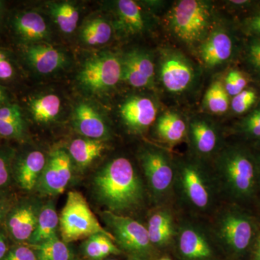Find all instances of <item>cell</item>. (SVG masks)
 <instances>
[{"mask_svg": "<svg viewBox=\"0 0 260 260\" xmlns=\"http://www.w3.org/2000/svg\"><path fill=\"white\" fill-rule=\"evenodd\" d=\"M196 70L189 58L174 49L162 51L159 62V80L169 93H182L196 79Z\"/></svg>", "mask_w": 260, "mask_h": 260, "instance_id": "30bf717a", "label": "cell"}, {"mask_svg": "<svg viewBox=\"0 0 260 260\" xmlns=\"http://www.w3.org/2000/svg\"><path fill=\"white\" fill-rule=\"evenodd\" d=\"M112 260H115V259H112Z\"/></svg>", "mask_w": 260, "mask_h": 260, "instance_id": "f907efd6", "label": "cell"}, {"mask_svg": "<svg viewBox=\"0 0 260 260\" xmlns=\"http://www.w3.org/2000/svg\"><path fill=\"white\" fill-rule=\"evenodd\" d=\"M188 125L179 114L167 111L159 116L155 131L162 141L171 146L180 143L187 136Z\"/></svg>", "mask_w": 260, "mask_h": 260, "instance_id": "d4e9b609", "label": "cell"}, {"mask_svg": "<svg viewBox=\"0 0 260 260\" xmlns=\"http://www.w3.org/2000/svg\"><path fill=\"white\" fill-rule=\"evenodd\" d=\"M140 161L153 198L162 203L174 191L175 162L165 150L151 147L140 153Z\"/></svg>", "mask_w": 260, "mask_h": 260, "instance_id": "ba28073f", "label": "cell"}, {"mask_svg": "<svg viewBox=\"0 0 260 260\" xmlns=\"http://www.w3.org/2000/svg\"><path fill=\"white\" fill-rule=\"evenodd\" d=\"M94 187L109 211L119 215L138 208L144 197L141 179L133 164L124 157L113 159L98 173Z\"/></svg>", "mask_w": 260, "mask_h": 260, "instance_id": "6da1fadb", "label": "cell"}, {"mask_svg": "<svg viewBox=\"0 0 260 260\" xmlns=\"http://www.w3.org/2000/svg\"><path fill=\"white\" fill-rule=\"evenodd\" d=\"M211 229L215 239L236 254L247 250L258 234L254 219L233 205L218 212Z\"/></svg>", "mask_w": 260, "mask_h": 260, "instance_id": "5b68a950", "label": "cell"}, {"mask_svg": "<svg viewBox=\"0 0 260 260\" xmlns=\"http://www.w3.org/2000/svg\"><path fill=\"white\" fill-rule=\"evenodd\" d=\"M160 260H171V259H169V258H162V259H160Z\"/></svg>", "mask_w": 260, "mask_h": 260, "instance_id": "681fc988", "label": "cell"}, {"mask_svg": "<svg viewBox=\"0 0 260 260\" xmlns=\"http://www.w3.org/2000/svg\"><path fill=\"white\" fill-rule=\"evenodd\" d=\"M121 78V57L107 51L88 58L79 72L78 80L87 91L99 94L114 88Z\"/></svg>", "mask_w": 260, "mask_h": 260, "instance_id": "52a82bcc", "label": "cell"}, {"mask_svg": "<svg viewBox=\"0 0 260 260\" xmlns=\"http://www.w3.org/2000/svg\"><path fill=\"white\" fill-rule=\"evenodd\" d=\"M16 76V65L11 54L4 48L0 47V84L13 81Z\"/></svg>", "mask_w": 260, "mask_h": 260, "instance_id": "74e56055", "label": "cell"}, {"mask_svg": "<svg viewBox=\"0 0 260 260\" xmlns=\"http://www.w3.org/2000/svg\"><path fill=\"white\" fill-rule=\"evenodd\" d=\"M73 122L75 129L89 139L102 140L109 133L102 116L87 103H79L75 106Z\"/></svg>", "mask_w": 260, "mask_h": 260, "instance_id": "7402d4cb", "label": "cell"}, {"mask_svg": "<svg viewBox=\"0 0 260 260\" xmlns=\"http://www.w3.org/2000/svg\"><path fill=\"white\" fill-rule=\"evenodd\" d=\"M257 94L254 89H244L240 93L233 97L231 102L233 112L238 115H242L247 112L254 107L257 101Z\"/></svg>", "mask_w": 260, "mask_h": 260, "instance_id": "e575fe53", "label": "cell"}, {"mask_svg": "<svg viewBox=\"0 0 260 260\" xmlns=\"http://www.w3.org/2000/svg\"><path fill=\"white\" fill-rule=\"evenodd\" d=\"M246 55L249 62L260 75V39H253L248 44Z\"/></svg>", "mask_w": 260, "mask_h": 260, "instance_id": "ab89813d", "label": "cell"}, {"mask_svg": "<svg viewBox=\"0 0 260 260\" xmlns=\"http://www.w3.org/2000/svg\"><path fill=\"white\" fill-rule=\"evenodd\" d=\"M106 148L102 140L79 138L73 140L70 145V158L80 167H86L99 158Z\"/></svg>", "mask_w": 260, "mask_h": 260, "instance_id": "83f0119b", "label": "cell"}, {"mask_svg": "<svg viewBox=\"0 0 260 260\" xmlns=\"http://www.w3.org/2000/svg\"><path fill=\"white\" fill-rule=\"evenodd\" d=\"M246 28L251 34L260 36V11L246 20Z\"/></svg>", "mask_w": 260, "mask_h": 260, "instance_id": "60d3db41", "label": "cell"}, {"mask_svg": "<svg viewBox=\"0 0 260 260\" xmlns=\"http://www.w3.org/2000/svg\"><path fill=\"white\" fill-rule=\"evenodd\" d=\"M113 27L105 19L97 18L89 20L82 28L80 39L88 46L107 44L112 37Z\"/></svg>", "mask_w": 260, "mask_h": 260, "instance_id": "f1b7e54d", "label": "cell"}, {"mask_svg": "<svg viewBox=\"0 0 260 260\" xmlns=\"http://www.w3.org/2000/svg\"><path fill=\"white\" fill-rule=\"evenodd\" d=\"M191 148L200 158H208L218 152L220 138L213 123L203 118H194L188 124Z\"/></svg>", "mask_w": 260, "mask_h": 260, "instance_id": "d6986e66", "label": "cell"}, {"mask_svg": "<svg viewBox=\"0 0 260 260\" xmlns=\"http://www.w3.org/2000/svg\"><path fill=\"white\" fill-rule=\"evenodd\" d=\"M231 3L233 5H244L245 4H247L248 3H249V2L248 1H231Z\"/></svg>", "mask_w": 260, "mask_h": 260, "instance_id": "c3c4849f", "label": "cell"}, {"mask_svg": "<svg viewBox=\"0 0 260 260\" xmlns=\"http://www.w3.org/2000/svg\"><path fill=\"white\" fill-rule=\"evenodd\" d=\"M10 26L22 46L36 44L47 39L49 34L44 19L39 13L32 10L15 13L10 21Z\"/></svg>", "mask_w": 260, "mask_h": 260, "instance_id": "ffe728a7", "label": "cell"}, {"mask_svg": "<svg viewBox=\"0 0 260 260\" xmlns=\"http://www.w3.org/2000/svg\"><path fill=\"white\" fill-rule=\"evenodd\" d=\"M214 175L219 189L237 201L250 200L255 194L257 169L254 155L241 146L220 150L214 164Z\"/></svg>", "mask_w": 260, "mask_h": 260, "instance_id": "7a4b0ae2", "label": "cell"}, {"mask_svg": "<svg viewBox=\"0 0 260 260\" xmlns=\"http://www.w3.org/2000/svg\"><path fill=\"white\" fill-rule=\"evenodd\" d=\"M5 11H6L5 2L0 0V23L3 21V19L4 18Z\"/></svg>", "mask_w": 260, "mask_h": 260, "instance_id": "7dc6e473", "label": "cell"}, {"mask_svg": "<svg viewBox=\"0 0 260 260\" xmlns=\"http://www.w3.org/2000/svg\"><path fill=\"white\" fill-rule=\"evenodd\" d=\"M203 106L208 112L213 114H223L230 106L229 95L220 80H215L207 90L203 99Z\"/></svg>", "mask_w": 260, "mask_h": 260, "instance_id": "4dcf8cb0", "label": "cell"}, {"mask_svg": "<svg viewBox=\"0 0 260 260\" xmlns=\"http://www.w3.org/2000/svg\"><path fill=\"white\" fill-rule=\"evenodd\" d=\"M49 10L54 22L61 31L67 34L75 31L79 20V11L74 5L68 2L51 3Z\"/></svg>", "mask_w": 260, "mask_h": 260, "instance_id": "f546056e", "label": "cell"}, {"mask_svg": "<svg viewBox=\"0 0 260 260\" xmlns=\"http://www.w3.org/2000/svg\"><path fill=\"white\" fill-rule=\"evenodd\" d=\"M72 177V161L70 154L63 149L53 152L37 187L43 194L56 195L64 192Z\"/></svg>", "mask_w": 260, "mask_h": 260, "instance_id": "4fadbf2b", "label": "cell"}, {"mask_svg": "<svg viewBox=\"0 0 260 260\" xmlns=\"http://www.w3.org/2000/svg\"><path fill=\"white\" fill-rule=\"evenodd\" d=\"M115 28L121 36L139 35L146 32L150 27L148 13L133 0H119L114 7Z\"/></svg>", "mask_w": 260, "mask_h": 260, "instance_id": "9a60e30c", "label": "cell"}, {"mask_svg": "<svg viewBox=\"0 0 260 260\" xmlns=\"http://www.w3.org/2000/svg\"><path fill=\"white\" fill-rule=\"evenodd\" d=\"M22 55L34 71L47 75L61 69L66 63V56L56 48L46 44L23 45Z\"/></svg>", "mask_w": 260, "mask_h": 260, "instance_id": "e0dca14e", "label": "cell"}, {"mask_svg": "<svg viewBox=\"0 0 260 260\" xmlns=\"http://www.w3.org/2000/svg\"><path fill=\"white\" fill-rule=\"evenodd\" d=\"M223 85L229 97H234L246 88L247 80L239 70H232L228 73Z\"/></svg>", "mask_w": 260, "mask_h": 260, "instance_id": "8d00e7d4", "label": "cell"}, {"mask_svg": "<svg viewBox=\"0 0 260 260\" xmlns=\"http://www.w3.org/2000/svg\"><path fill=\"white\" fill-rule=\"evenodd\" d=\"M178 249L187 260H205L213 254L215 239L212 229L193 220H184L177 225L175 234Z\"/></svg>", "mask_w": 260, "mask_h": 260, "instance_id": "8fae6325", "label": "cell"}, {"mask_svg": "<svg viewBox=\"0 0 260 260\" xmlns=\"http://www.w3.org/2000/svg\"><path fill=\"white\" fill-rule=\"evenodd\" d=\"M234 40L225 30H213L198 47L202 62L208 68H214L226 63L234 55Z\"/></svg>", "mask_w": 260, "mask_h": 260, "instance_id": "2e32d148", "label": "cell"}, {"mask_svg": "<svg viewBox=\"0 0 260 260\" xmlns=\"http://www.w3.org/2000/svg\"><path fill=\"white\" fill-rule=\"evenodd\" d=\"M175 167L174 189L181 203L195 213H209L220 191L214 173L197 158L181 159Z\"/></svg>", "mask_w": 260, "mask_h": 260, "instance_id": "3957f363", "label": "cell"}, {"mask_svg": "<svg viewBox=\"0 0 260 260\" xmlns=\"http://www.w3.org/2000/svg\"><path fill=\"white\" fill-rule=\"evenodd\" d=\"M37 208L28 202L19 203L6 215V227L10 237L17 242H29L37 226Z\"/></svg>", "mask_w": 260, "mask_h": 260, "instance_id": "ac0fdd59", "label": "cell"}, {"mask_svg": "<svg viewBox=\"0 0 260 260\" xmlns=\"http://www.w3.org/2000/svg\"><path fill=\"white\" fill-rule=\"evenodd\" d=\"M84 252L90 259L100 260L110 254H118L120 250L110 237L103 234L88 238L84 244Z\"/></svg>", "mask_w": 260, "mask_h": 260, "instance_id": "1f68e13d", "label": "cell"}, {"mask_svg": "<svg viewBox=\"0 0 260 260\" xmlns=\"http://www.w3.org/2000/svg\"><path fill=\"white\" fill-rule=\"evenodd\" d=\"M9 102H11V100H10L8 89L0 84V106Z\"/></svg>", "mask_w": 260, "mask_h": 260, "instance_id": "7bdbcfd3", "label": "cell"}, {"mask_svg": "<svg viewBox=\"0 0 260 260\" xmlns=\"http://www.w3.org/2000/svg\"><path fill=\"white\" fill-rule=\"evenodd\" d=\"M167 25L179 42L189 47H199L213 31V5L204 0L178 1L168 12Z\"/></svg>", "mask_w": 260, "mask_h": 260, "instance_id": "277c9868", "label": "cell"}, {"mask_svg": "<svg viewBox=\"0 0 260 260\" xmlns=\"http://www.w3.org/2000/svg\"><path fill=\"white\" fill-rule=\"evenodd\" d=\"M120 115L124 124L134 133H143L156 119L158 107L150 98L132 96L121 104Z\"/></svg>", "mask_w": 260, "mask_h": 260, "instance_id": "5bb4252c", "label": "cell"}, {"mask_svg": "<svg viewBox=\"0 0 260 260\" xmlns=\"http://www.w3.org/2000/svg\"><path fill=\"white\" fill-rule=\"evenodd\" d=\"M254 260H260V232H258L254 242Z\"/></svg>", "mask_w": 260, "mask_h": 260, "instance_id": "ee69618b", "label": "cell"}, {"mask_svg": "<svg viewBox=\"0 0 260 260\" xmlns=\"http://www.w3.org/2000/svg\"><path fill=\"white\" fill-rule=\"evenodd\" d=\"M15 155L12 149L5 147L0 148V189L9 184L13 174Z\"/></svg>", "mask_w": 260, "mask_h": 260, "instance_id": "d590c367", "label": "cell"}, {"mask_svg": "<svg viewBox=\"0 0 260 260\" xmlns=\"http://www.w3.org/2000/svg\"><path fill=\"white\" fill-rule=\"evenodd\" d=\"M146 228L153 246L162 247L168 245L175 237L177 225L170 210L161 208L152 214Z\"/></svg>", "mask_w": 260, "mask_h": 260, "instance_id": "603a6c76", "label": "cell"}, {"mask_svg": "<svg viewBox=\"0 0 260 260\" xmlns=\"http://www.w3.org/2000/svg\"><path fill=\"white\" fill-rule=\"evenodd\" d=\"M7 212L6 207L3 202L0 201V222L3 221V219L6 218Z\"/></svg>", "mask_w": 260, "mask_h": 260, "instance_id": "f6af8a7d", "label": "cell"}, {"mask_svg": "<svg viewBox=\"0 0 260 260\" xmlns=\"http://www.w3.org/2000/svg\"><path fill=\"white\" fill-rule=\"evenodd\" d=\"M254 156L255 158L256 169H257L258 182H259V186H260V151L258 152L256 155H254Z\"/></svg>", "mask_w": 260, "mask_h": 260, "instance_id": "bcb514c9", "label": "cell"}, {"mask_svg": "<svg viewBox=\"0 0 260 260\" xmlns=\"http://www.w3.org/2000/svg\"><path fill=\"white\" fill-rule=\"evenodd\" d=\"M103 217L115 242L124 250L135 256H145L150 252L153 244L149 239L147 228L143 224L110 211H106Z\"/></svg>", "mask_w": 260, "mask_h": 260, "instance_id": "9c48e42d", "label": "cell"}, {"mask_svg": "<svg viewBox=\"0 0 260 260\" xmlns=\"http://www.w3.org/2000/svg\"><path fill=\"white\" fill-rule=\"evenodd\" d=\"M27 108L34 121L38 123H47L54 120L59 115L61 101L55 94H46L28 99Z\"/></svg>", "mask_w": 260, "mask_h": 260, "instance_id": "4316f807", "label": "cell"}, {"mask_svg": "<svg viewBox=\"0 0 260 260\" xmlns=\"http://www.w3.org/2000/svg\"><path fill=\"white\" fill-rule=\"evenodd\" d=\"M36 246L39 260H70L71 257L66 243L57 237Z\"/></svg>", "mask_w": 260, "mask_h": 260, "instance_id": "d6a6232c", "label": "cell"}, {"mask_svg": "<svg viewBox=\"0 0 260 260\" xmlns=\"http://www.w3.org/2000/svg\"><path fill=\"white\" fill-rule=\"evenodd\" d=\"M59 229L65 243L75 242L98 234H105L115 242L110 232L104 229L99 223L86 199L78 191L68 193L59 216Z\"/></svg>", "mask_w": 260, "mask_h": 260, "instance_id": "8992f818", "label": "cell"}, {"mask_svg": "<svg viewBox=\"0 0 260 260\" xmlns=\"http://www.w3.org/2000/svg\"><path fill=\"white\" fill-rule=\"evenodd\" d=\"M237 131L248 139L260 140V103L238 123Z\"/></svg>", "mask_w": 260, "mask_h": 260, "instance_id": "836d02e7", "label": "cell"}, {"mask_svg": "<svg viewBox=\"0 0 260 260\" xmlns=\"http://www.w3.org/2000/svg\"><path fill=\"white\" fill-rule=\"evenodd\" d=\"M59 225V217L52 203H49L39 212L37 226L29 243L38 246L57 237L56 231Z\"/></svg>", "mask_w": 260, "mask_h": 260, "instance_id": "484cf974", "label": "cell"}, {"mask_svg": "<svg viewBox=\"0 0 260 260\" xmlns=\"http://www.w3.org/2000/svg\"><path fill=\"white\" fill-rule=\"evenodd\" d=\"M122 78L134 88H153L155 70L153 56L143 49H132L121 57Z\"/></svg>", "mask_w": 260, "mask_h": 260, "instance_id": "7c38bea8", "label": "cell"}, {"mask_svg": "<svg viewBox=\"0 0 260 260\" xmlns=\"http://www.w3.org/2000/svg\"><path fill=\"white\" fill-rule=\"evenodd\" d=\"M9 250L6 237L3 232L0 231V260L4 259Z\"/></svg>", "mask_w": 260, "mask_h": 260, "instance_id": "b9f144b4", "label": "cell"}, {"mask_svg": "<svg viewBox=\"0 0 260 260\" xmlns=\"http://www.w3.org/2000/svg\"><path fill=\"white\" fill-rule=\"evenodd\" d=\"M25 133V120L20 106L11 102L0 106V138L20 140Z\"/></svg>", "mask_w": 260, "mask_h": 260, "instance_id": "cb8c5ba5", "label": "cell"}, {"mask_svg": "<svg viewBox=\"0 0 260 260\" xmlns=\"http://www.w3.org/2000/svg\"><path fill=\"white\" fill-rule=\"evenodd\" d=\"M37 255L32 249L26 246H15L8 251L3 260H37Z\"/></svg>", "mask_w": 260, "mask_h": 260, "instance_id": "f35d334b", "label": "cell"}, {"mask_svg": "<svg viewBox=\"0 0 260 260\" xmlns=\"http://www.w3.org/2000/svg\"><path fill=\"white\" fill-rule=\"evenodd\" d=\"M47 160L44 153L32 150L13 160V174L18 186L25 191L37 187Z\"/></svg>", "mask_w": 260, "mask_h": 260, "instance_id": "44dd1931", "label": "cell"}]
</instances>
